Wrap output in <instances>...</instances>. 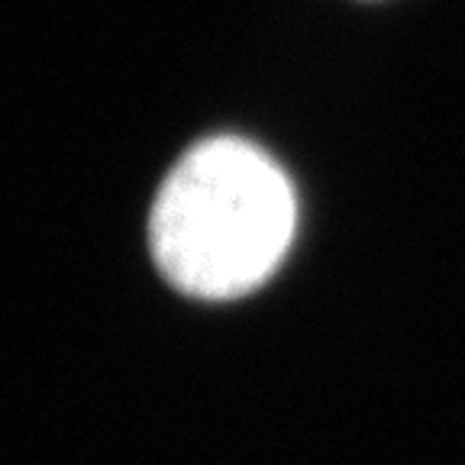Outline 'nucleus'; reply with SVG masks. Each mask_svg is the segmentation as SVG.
I'll list each match as a JSON object with an SVG mask.
<instances>
[{
  "label": "nucleus",
  "mask_w": 465,
  "mask_h": 465,
  "mask_svg": "<svg viewBox=\"0 0 465 465\" xmlns=\"http://www.w3.org/2000/svg\"><path fill=\"white\" fill-rule=\"evenodd\" d=\"M294 230L298 197L282 165L249 139L213 136L165 174L149 213V249L182 294L232 301L275 275Z\"/></svg>",
  "instance_id": "f257e3e1"
}]
</instances>
